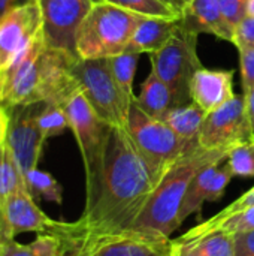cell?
Wrapping results in <instances>:
<instances>
[{
  "label": "cell",
  "mask_w": 254,
  "mask_h": 256,
  "mask_svg": "<svg viewBox=\"0 0 254 256\" xmlns=\"http://www.w3.org/2000/svg\"><path fill=\"white\" fill-rule=\"evenodd\" d=\"M253 140L246 110V96L235 94L220 108L207 114L198 142L207 150H229L235 144Z\"/></svg>",
  "instance_id": "30bf717a"
},
{
  "label": "cell",
  "mask_w": 254,
  "mask_h": 256,
  "mask_svg": "<svg viewBox=\"0 0 254 256\" xmlns=\"http://www.w3.org/2000/svg\"><path fill=\"white\" fill-rule=\"evenodd\" d=\"M235 256H254V230L234 234Z\"/></svg>",
  "instance_id": "836d02e7"
},
{
  "label": "cell",
  "mask_w": 254,
  "mask_h": 256,
  "mask_svg": "<svg viewBox=\"0 0 254 256\" xmlns=\"http://www.w3.org/2000/svg\"><path fill=\"white\" fill-rule=\"evenodd\" d=\"M42 15L45 42L49 48L76 54V33L93 8V0H36ZM79 58V57H78Z\"/></svg>",
  "instance_id": "9c48e42d"
},
{
  "label": "cell",
  "mask_w": 254,
  "mask_h": 256,
  "mask_svg": "<svg viewBox=\"0 0 254 256\" xmlns=\"http://www.w3.org/2000/svg\"><path fill=\"white\" fill-rule=\"evenodd\" d=\"M10 242H13V236L7 226V222H6V216H4V212H3V206L0 202V249L4 248L6 244H9Z\"/></svg>",
  "instance_id": "d590c367"
},
{
  "label": "cell",
  "mask_w": 254,
  "mask_h": 256,
  "mask_svg": "<svg viewBox=\"0 0 254 256\" xmlns=\"http://www.w3.org/2000/svg\"><path fill=\"white\" fill-rule=\"evenodd\" d=\"M226 164L229 165L234 177H254V140L231 147Z\"/></svg>",
  "instance_id": "484cf974"
},
{
  "label": "cell",
  "mask_w": 254,
  "mask_h": 256,
  "mask_svg": "<svg viewBox=\"0 0 254 256\" xmlns=\"http://www.w3.org/2000/svg\"><path fill=\"white\" fill-rule=\"evenodd\" d=\"M58 238L57 256H172V240L136 230L99 231L75 222H57L46 231Z\"/></svg>",
  "instance_id": "277c9868"
},
{
  "label": "cell",
  "mask_w": 254,
  "mask_h": 256,
  "mask_svg": "<svg viewBox=\"0 0 254 256\" xmlns=\"http://www.w3.org/2000/svg\"><path fill=\"white\" fill-rule=\"evenodd\" d=\"M240 50V68L244 93L254 88V48L241 46Z\"/></svg>",
  "instance_id": "f1b7e54d"
},
{
  "label": "cell",
  "mask_w": 254,
  "mask_h": 256,
  "mask_svg": "<svg viewBox=\"0 0 254 256\" xmlns=\"http://www.w3.org/2000/svg\"><path fill=\"white\" fill-rule=\"evenodd\" d=\"M78 60L72 54L49 48L43 28L36 38L0 70V106L7 110L34 104L64 106L79 88L72 66Z\"/></svg>",
  "instance_id": "7a4b0ae2"
},
{
  "label": "cell",
  "mask_w": 254,
  "mask_h": 256,
  "mask_svg": "<svg viewBox=\"0 0 254 256\" xmlns=\"http://www.w3.org/2000/svg\"><path fill=\"white\" fill-rule=\"evenodd\" d=\"M190 2H192V0H172V4H174V8L181 14V10H183Z\"/></svg>",
  "instance_id": "ab89813d"
},
{
  "label": "cell",
  "mask_w": 254,
  "mask_h": 256,
  "mask_svg": "<svg viewBox=\"0 0 254 256\" xmlns=\"http://www.w3.org/2000/svg\"><path fill=\"white\" fill-rule=\"evenodd\" d=\"M124 129L147 164L156 184L172 164H175L192 146L198 144L184 141L163 120L150 117L136 104V98L129 105Z\"/></svg>",
  "instance_id": "8992f818"
},
{
  "label": "cell",
  "mask_w": 254,
  "mask_h": 256,
  "mask_svg": "<svg viewBox=\"0 0 254 256\" xmlns=\"http://www.w3.org/2000/svg\"><path fill=\"white\" fill-rule=\"evenodd\" d=\"M0 256H1V254H0Z\"/></svg>",
  "instance_id": "f6af8a7d"
},
{
  "label": "cell",
  "mask_w": 254,
  "mask_h": 256,
  "mask_svg": "<svg viewBox=\"0 0 254 256\" xmlns=\"http://www.w3.org/2000/svg\"><path fill=\"white\" fill-rule=\"evenodd\" d=\"M13 6V0H0V16Z\"/></svg>",
  "instance_id": "f35d334b"
},
{
  "label": "cell",
  "mask_w": 254,
  "mask_h": 256,
  "mask_svg": "<svg viewBox=\"0 0 254 256\" xmlns=\"http://www.w3.org/2000/svg\"><path fill=\"white\" fill-rule=\"evenodd\" d=\"M196 34L180 26L174 38L162 50L151 54V70L172 90L178 106L192 102L190 82L193 75L202 68L196 51Z\"/></svg>",
  "instance_id": "ba28073f"
},
{
  "label": "cell",
  "mask_w": 254,
  "mask_h": 256,
  "mask_svg": "<svg viewBox=\"0 0 254 256\" xmlns=\"http://www.w3.org/2000/svg\"><path fill=\"white\" fill-rule=\"evenodd\" d=\"M64 111L67 114L69 126L76 138L82 154L87 180L97 170L106 130L111 124L99 118V116L94 112V110L91 108V105L79 88L64 104Z\"/></svg>",
  "instance_id": "8fae6325"
},
{
  "label": "cell",
  "mask_w": 254,
  "mask_h": 256,
  "mask_svg": "<svg viewBox=\"0 0 254 256\" xmlns=\"http://www.w3.org/2000/svg\"><path fill=\"white\" fill-rule=\"evenodd\" d=\"M234 44L238 48L241 46L254 48V16L247 15L235 26Z\"/></svg>",
  "instance_id": "4dcf8cb0"
},
{
  "label": "cell",
  "mask_w": 254,
  "mask_h": 256,
  "mask_svg": "<svg viewBox=\"0 0 254 256\" xmlns=\"http://www.w3.org/2000/svg\"><path fill=\"white\" fill-rule=\"evenodd\" d=\"M154 188L126 129L109 126L97 170L85 180V208L79 219L99 231L130 230Z\"/></svg>",
  "instance_id": "6da1fadb"
},
{
  "label": "cell",
  "mask_w": 254,
  "mask_h": 256,
  "mask_svg": "<svg viewBox=\"0 0 254 256\" xmlns=\"http://www.w3.org/2000/svg\"><path fill=\"white\" fill-rule=\"evenodd\" d=\"M178 242L189 244L199 256H235L234 236L225 231H213L193 240Z\"/></svg>",
  "instance_id": "603a6c76"
},
{
  "label": "cell",
  "mask_w": 254,
  "mask_h": 256,
  "mask_svg": "<svg viewBox=\"0 0 254 256\" xmlns=\"http://www.w3.org/2000/svg\"><path fill=\"white\" fill-rule=\"evenodd\" d=\"M181 27L193 34L211 33L220 39L234 42L235 27L223 14L217 0H192L180 15Z\"/></svg>",
  "instance_id": "9a60e30c"
},
{
  "label": "cell",
  "mask_w": 254,
  "mask_h": 256,
  "mask_svg": "<svg viewBox=\"0 0 254 256\" xmlns=\"http://www.w3.org/2000/svg\"><path fill=\"white\" fill-rule=\"evenodd\" d=\"M252 230H254V207L241 210L238 213H234V214L219 219V220L208 219V220L199 224L198 226L192 228L190 231H187L178 240H183V242L193 240L196 237H201V236L213 232V231H225V232L234 236V234L246 232V231H252Z\"/></svg>",
  "instance_id": "44dd1931"
},
{
  "label": "cell",
  "mask_w": 254,
  "mask_h": 256,
  "mask_svg": "<svg viewBox=\"0 0 254 256\" xmlns=\"http://www.w3.org/2000/svg\"><path fill=\"white\" fill-rule=\"evenodd\" d=\"M138 60H139V54L127 52V51H124V52H121L118 56L109 57L114 78H115L117 84L120 86V88L123 90V93L130 100L135 99V94H133V78H135Z\"/></svg>",
  "instance_id": "d4e9b609"
},
{
  "label": "cell",
  "mask_w": 254,
  "mask_h": 256,
  "mask_svg": "<svg viewBox=\"0 0 254 256\" xmlns=\"http://www.w3.org/2000/svg\"><path fill=\"white\" fill-rule=\"evenodd\" d=\"M244 96H246V110H247V118H249V124H250V132H252V138L254 140V88L246 92Z\"/></svg>",
  "instance_id": "8d00e7d4"
},
{
  "label": "cell",
  "mask_w": 254,
  "mask_h": 256,
  "mask_svg": "<svg viewBox=\"0 0 254 256\" xmlns=\"http://www.w3.org/2000/svg\"><path fill=\"white\" fill-rule=\"evenodd\" d=\"M42 30L37 3L12 6L0 16V70L4 69Z\"/></svg>",
  "instance_id": "4fadbf2b"
},
{
  "label": "cell",
  "mask_w": 254,
  "mask_h": 256,
  "mask_svg": "<svg viewBox=\"0 0 254 256\" xmlns=\"http://www.w3.org/2000/svg\"><path fill=\"white\" fill-rule=\"evenodd\" d=\"M28 3H36V0H13V6H19V4H28Z\"/></svg>",
  "instance_id": "b9f144b4"
},
{
  "label": "cell",
  "mask_w": 254,
  "mask_h": 256,
  "mask_svg": "<svg viewBox=\"0 0 254 256\" xmlns=\"http://www.w3.org/2000/svg\"><path fill=\"white\" fill-rule=\"evenodd\" d=\"M27 186L7 142L0 147V202L3 204L10 195Z\"/></svg>",
  "instance_id": "7402d4cb"
},
{
  "label": "cell",
  "mask_w": 254,
  "mask_h": 256,
  "mask_svg": "<svg viewBox=\"0 0 254 256\" xmlns=\"http://www.w3.org/2000/svg\"><path fill=\"white\" fill-rule=\"evenodd\" d=\"M1 206L13 237L22 232H46L54 224V220L37 207L27 186L10 195Z\"/></svg>",
  "instance_id": "2e32d148"
},
{
  "label": "cell",
  "mask_w": 254,
  "mask_h": 256,
  "mask_svg": "<svg viewBox=\"0 0 254 256\" xmlns=\"http://www.w3.org/2000/svg\"><path fill=\"white\" fill-rule=\"evenodd\" d=\"M115 6L127 9L130 12L144 16H163V18H178L181 14L171 4L162 0H106Z\"/></svg>",
  "instance_id": "83f0119b"
},
{
  "label": "cell",
  "mask_w": 254,
  "mask_h": 256,
  "mask_svg": "<svg viewBox=\"0 0 254 256\" xmlns=\"http://www.w3.org/2000/svg\"><path fill=\"white\" fill-rule=\"evenodd\" d=\"M36 256H57L58 254V238L51 232H40L36 238L27 244Z\"/></svg>",
  "instance_id": "f546056e"
},
{
  "label": "cell",
  "mask_w": 254,
  "mask_h": 256,
  "mask_svg": "<svg viewBox=\"0 0 254 256\" xmlns=\"http://www.w3.org/2000/svg\"><path fill=\"white\" fill-rule=\"evenodd\" d=\"M254 207V186L247 190L246 194H243L240 198H237L232 204H229L228 207H225L220 213H217L216 216H213L211 219L214 220H219V219H223V218H228L234 213H238L241 210H246V208H250Z\"/></svg>",
  "instance_id": "d6a6232c"
},
{
  "label": "cell",
  "mask_w": 254,
  "mask_h": 256,
  "mask_svg": "<svg viewBox=\"0 0 254 256\" xmlns=\"http://www.w3.org/2000/svg\"><path fill=\"white\" fill-rule=\"evenodd\" d=\"M234 70L201 68L192 78L190 98L207 114L234 98Z\"/></svg>",
  "instance_id": "e0dca14e"
},
{
  "label": "cell",
  "mask_w": 254,
  "mask_h": 256,
  "mask_svg": "<svg viewBox=\"0 0 254 256\" xmlns=\"http://www.w3.org/2000/svg\"><path fill=\"white\" fill-rule=\"evenodd\" d=\"M181 21L178 18L163 16H142L136 26L132 39L126 48L127 52H156L162 50L180 30Z\"/></svg>",
  "instance_id": "ac0fdd59"
},
{
  "label": "cell",
  "mask_w": 254,
  "mask_h": 256,
  "mask_svg": "<svg viewBox=\"0 0 254 256\" xmlns=\"http://www.w3.org/2000/svg\"><path fill=\"white\" fill-rule=\"evenodd\" d=\"M24 180L33 198L42 196L46 201L55 202L58 206L63 202V188L49 172L34 168L24 176Z\"/></svg>",
  "instance_id": "cb8c5ba5"
},
{
  "label": "cell",
  "mask_w": 254,
  "mask_h": 256,
  "mask_svg": "<svg viewBox=\"0 0 254 256\" xmlns=\"http://www.w3.org/2000/svg\"><path fill=\"white\" fill-rule=\"evenodd\" d=\"M207 117V112L196 104L187 102L184 105L172 108L163 118V122L184 141L187 142H198L199 132L202 123Z\"/></svg>",
  "instance_id": "ffe728a7"
},
{
  "label": "cell",
  "mask_w": 254,
  "mask_h": 256,
  "mask_svg": "<svg viewBox=\"0 0 254 256\" xmlns=\"http://www.w3.org/2000/svg\"><path fill=\"white\" fill-rule=\"evenodd\" d=\"M162 2H165V3H168V4H171V6H174V4H172V0H162Z\"/></svg>",
  "instance_id": "7bdbcfd3"
},
{
  "label": "cell",
  "mask_w": 254,
  "mask_h": 256,
  "mask_svg": "<svg viewBox=\"0 0 254 256\" xmlns=\"http://www.w3.org/2000/svg\"><path fill=\"white\" fill-rule=\"evenodd\" d=\"M93 2H94V3H96V2H102V0H93Z\"/></svg>",
  "instance_id": "ee69618b"
},
{
  "label": "cell",
  "mask_w": 254,
  "mask_h": 256,
  "mask_svg": "<svg viewBox=\"0 0 254 256\" xmlns=\"http://www.w3.org/2000/svg\"><path fill=\"white\" fill-rule=\"evenodd\" d=\"M247 15L254 16V0H249L247 3Z\"/></svg>",
  "instance_id": "60d3db41"
},
{
  "label": "cell",
  "mask_w": 254,
  "mask_h": 256,
  "mask_svg": "<svg viewBox=\"0 0 254 256\" xmlns=\"http://www.w3.org/2000/svg\"><path fill=\"white\" fill-rule=\"evenodd\" d=\"M72 75L99 118L111 126L124 128L132 100L117 84L109 58H78L72 66Z\"/></svg>",
  "instance_id": "52a82bcc"
},
{
  "label": "cell",
  "mask_w": 254,
  "mask_h": 256,
  "mask_svg": "<svg viewBox=\"0 0 254 256\" xmlns=\"http://www.w3.org/2000/svg\"><path fill=\"white\" fill-rule=\"evenodd\" d=\"M36 105L37 104L10 108L12 114L6 142L24 176L37 168L42 147L46 140L37 124V114L40 110H37Z\"/></svg>",
  "instance_id": "7c38bea8"
},
{
  "label": "cell",
  "mask_w": 254,
  "mask_h": 256,
  "mask_svg": "<svg viewBox=\"0 0 254 256\" xmlns=\"http://www.w3.org/2000/svg\"><path fill=\"white\" fill-rule=\"evenodd\" d=\"M142 16L106 0L96 2L76 33L78 57L109 58L124 52Z\"/></svg>",
  "instance_id": "5b68a950"
},
{
  "label": "cell",
  "mask_w": 254,
  "mask_h": 256,
  "mask_svg": "<svg viewBox=\"0 0 254 256\" xmlns=\"http://www.w3.org/2000/svg\"><path fill=\"white\" fill-rule=\"evenodd\" d=\"M1 256H36L28 246L25 244H19L15 242H10L9 244H6L4 248L0 249Z\"/></svg>",
  "instance_id": "e575fe53"
},
{
  "label": "cell",
  "mask_w": 254,
  "mask_h": 256,
  "mask_svg": "<svg viewBox=\"0 0 254 256\" xmlns=\"http://www.w3.org/2000/svg\"><path fill=\"white\" fill-rule=\"evenodd\" d=\"M37 124L46 140L61 135L67 128H70L64 106L57 104H43V108H40L37 114Z\"/></svg>",
  "instance_id": "4316f807"
},
{
  "label": "cell",
  "mask_w": 254,
  "mask_h": 256,
  "mask_svg": "<svg viewBox=\"0 0 254 256\" xmlns=\"http://www.w3.org/2000/svg\"><path fill=\"white\" fill-rule=\"evenodd\" d=\"M234 174L228 164H211L204 166L192 180L180 210L181 225L192 214H199L204 204L208 201H217L225 195L228 184Z\"/></svg>",
  "instance_id": "5bb4252c"
},
{
  "label": "cell",
  "mask_w": 254,
  "mask_h": 256,
  "mask_svg": "<svg viewBox=\"0 0 254 256\" xmlns=\"http://www.w3.org/2000/svg\"><path fill=\"white\" fill-rule=\"evenodd\" d=\"M223 14L235 27L244 16H247V3L249 0H217Z\"/></svg>",
  "instance_id": "1f68e13d"
},
{
  "label": "cell",
  "mask_w": 254,
  "mask_h": 256,
  "mask_svg": "<svg viewBox=\"0 0 254 256\" xmlns=\"http://www.w3.org/2000/svg\"><path fill=\"white\" fill-rule=\"evenodd\" d=\"M228 153L226 148L207 150L199 142L192 146L156 184L130 230L171 237L181 226V204L195 176L207 165L226 160Z\"/></svg>",
  "instance_id": "3957f363"
},
{
  "label": "cell",
  "mask_w": 254,
  "mask_h": 256,
  "mask_svg": "<svg viewBox=\"0 0 254 256\" xmlns=\"http://www.w3.org/2000/svg\"><path fill=\"white\" fill-rule=\"evenodd\" d=\"M136 104L142 111L156 120H163L172 108L178 106L172 90L154 70H151L150 75L142 81Z\"/></svg>",
  "instance_id": "d6986e66"
},
{
  "label": "cell",
  "mask_w": 254,
  "mask_h": 256,
  "mask_svg": "<svg viewBox=\"0 0 254 256\" xmlns=\"http://www.w3.org/2000/svg\"><path fill=\"white\" fill-rule=\"evenodd\" d=\"M9 120H10V114H9L7 108L0 106V147L6 142L7 129H9Z\"/></svg>",
  "instance_id": "74e56055"
}]
</instances>
